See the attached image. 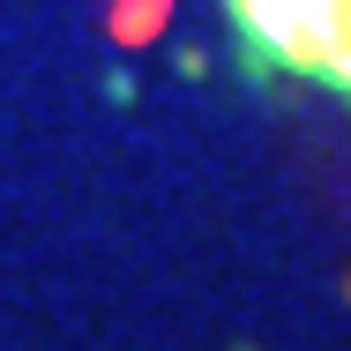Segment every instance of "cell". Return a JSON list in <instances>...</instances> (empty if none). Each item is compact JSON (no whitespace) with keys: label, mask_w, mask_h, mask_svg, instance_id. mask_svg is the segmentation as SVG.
Instances as JSON below:
<instances>
[{"label":"cell","mask_w":351,"mask_h":351,"mask_svg":"<svg viewBox=\"0 0 351 351\" xmlns=\"http://www.w3.org/2000/svg\"><path fill=\"white\" fill-rule=\"evenodd\" d=\"M262 90L351 112V0H217Z\"/></svg>","instance_id":"1"}]
</instances>
